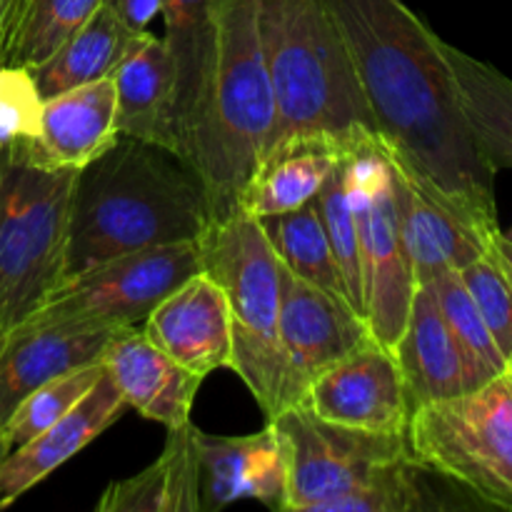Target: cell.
I'll return each instance as SVG.
<instances>
[{"instance_id":"cell-1","label":"cell","mask_w":512,"mask_h":512,"mask_svg":"<svg viewBox=\"0 0 512 512\" xmlns=\"http://www.w3.org/2000/svg\"><path fill=\"white\" fill-rule=\"evenodd\" d=\"M340 30L375 135L490 248L498 225L495 170L460 103L458 83L433 33L403 0H323Z\"/></svg>"},{"instance_id":"cell-2","label":"cell","mask_w":512,"mask_h":512,"mask_svg":"<svg viewBox=\"0 0 512 512\" xmlns=\"http://www.w3.org/2000/svg\"><path fill=\"white\" fill-rule=\"evenodd\" d=\"M210 223L203 180L178 153L118 135L75 175L65 278L118 255L200 243Z\"/></svg>"},{"instance_id":"cell-3","label":"cell","mask_w":512,"mask_h":512,"mask_svg":"<svg viewBox=\"0 0 512 512\" xmlns=\"http://www.w3.org/2000/svg\"><path fill=\"white\" fill-rule=\"evenodd\" d=\"M253 3L275 98L268 158L295 143L325 140L348 148L375 135L348 48L323 0Z\"/></svg>"},{"instance_id":"cell-4","label":"cell","mask_w":512,"mask_h":512,"mask_svg":"<svg viewBox=\"0 0 512 512\" xmlns=\"http://www.w3.org/2000/svg\"><path fill=\"white\" fill-rule=\"evenodd\" d=\"M275 98L253 0H223L220 45L190 168L203 180L213 223L238 213L273 145Z\"/></svg>"},{"instance_id":"cell-5","label":"cell","mask_w":512,"mask_h":512,"mask_svg":"<svg viewBox=\"0 0 512 512\" xmlns=\"http://www.w3.org/2000/svg\"><path fill=\"white\" fill-rule=\"evenodd\" d=\"M200 265L225 290L233 323V373L273 420L288 410L285 358L280 348L283 265L260 220L243 208L210 223L200 240Z\"/></svg>"},{"instance_id":"cell-6","label":"cell","mask_w":512,"mask_h":512,"mask_svg":"<svg viewBox=\"0 0 512 512\" xmlns=\"http://www.w3.org/2000/svg\"><path fill=\"white\" fill-rule=\"evenodd\" d=\"M78 170L5 148L0 173V325L28 320L68 273L70 200Z\"/></svg>"},{"instance_id":"cell-7","label":"cell","mask_w":512,"mask_h":512,"mask_svg":"<svg viewBox=\"0 0 512 512\" xmlns=\"http://www.w3.org/2000/svg\"><path fill=\"white\" fill-rule=\"evenodd\" d=\"M408 445L430 473L512 510V380L505 373L413 410Z\"/></svg>"},{"instance_id":"cell-8","label":"cell","mask_w":512,"mask_h":512,"mask_svg":"<svg viewBox=\"0 0 512 512\" xmlns=\"http://www.w3.org/2000/svg\"><path fill=\"white\" fill-rule=\"evenodd\" d=\"M343 178L358 230L365 323L383 348L393 350L418 283L400 228L395 165L378 135H363L345 148Z\"/></svg>"},{"instance_id":"cell-9","label":"cell","mask_w":512,"mask_h":512,"mask_svg":"<svg viewBox=\"0 0 512 512\" xmlns=\"http://www.w3.org/2000/svg\"><path fill=\"white\" fill-rule=\"evenodd\" d=\"M285 458V512H350L388 465L413 455L405 435H378L315 418L305 405L275 415Z\"/></svg>"},{"instance_id":"cell-10","label":"cell","mask_w":512,"mask_h":512,"mask_svg":"<svg viewBox=\"0 0 512 512\" xmlns=\"http://www.w3.org/2000/svg\"><path fill=\"white\" fill-rule=\"evenodd\" d=\"M203 270L200 243L118 255L68 275L23 323L75 330H123L145 323L155 305Z\"/></svg>"},{"instance_id":"cell-11","label":"cell","mask_w":512,"mask_h":512,"mask_svg":"<svg viewBox=\"0 0 512 512\" xmlns=\"http://www.w3.org/2000/svg\"><path fill=\"white\" fill-rule=\"evenodd\" d=\"M300 405L315 418L378 435H405L410 405L393 350L368 340L330 365L305 390Z\"/></svg>"},{"instance_id":"cell-12","label":"cell","mask_w":512,"mask_h":512,"mask_svg":"<svg viewBox=\"0 0 512 512\" xmlns=\"http://www.w3.org/2000/svg\"><path fill=\"white\" fill-rule=\"evenodd\" d=\"M368 340H375L373 333L348 300L335 298L283 268L280 348L285 358L288 408L303 400L308 385L323 370Z\"/></svg>"},{"instance_id":"cell-13","label":"cell","mask_w":512,"mask_h":512,"mask_svg":"<svg viewBox=\"0 0 512 512\" xmlns=\"http://www.w3.org/2000/svg\"><path fill=\"white\" fill-rule=\"evenodd\" d=\"M143 333L198 378L233 368V323L225 290L205 270L165 295L145 318Z\"/></svg>"},{"instance_id":"cell-14","label":"cell","mask_w":512,"mask_h":512,"mask_svg":"<svg viewBox=\"0 0 512 512\" xmlns=\"http://www.w3.org/2000/svg\"><path fill=\"white\" fill-rule=\"evenodd\" d=\"M200 455V512L258 500L285 512V458L273 423L250 435L195 433Z\"/></svg>"},{"instance_id":"cell-15","label":"cell","mask_w":512,"mask_h":512,"mask_svg":"<svg viewBox=\"0 0 512 512\" xmlns=\"http://www.w3.org/2000/svg\"><path fill=\"white\" fill-rule=\"evenodd\" d=\"M220 13L223 0H163V40L175 68V138L185 163L208 110L218 63Z\"/></svg>"},{"instance_id":"cell-16","label":"cell","mask_w":512,"mask_h":512,"mask_svg":"<svg viewBox=\"0 0 512 512\" xmlns=\"http://www.w3.org/2000/svg\"><path fill=\"white\" fill-rule=\"evenodd\" d=\"M103 370L125 400V408L168 430L188 423L203 383L135 328L115 333L103 353Z\"/></svg>"},{"instance_id":"cell-17","label":"cell","mask_w":512,"mask_h":512,"mask_svg":"<svg viewBox=\"0 0 512 512\" xmlns=\"http://www.w3.org/2000/svg\"><path fill=\"white\" fill-rule=\"evenodd\" d=\"M115 140V83L110 75L45 98L38 138L10 148L48 168L80 170Z\"/></svg>"},{"instance_id":"cell-18","label":"cell","mask_w":512,"mask_h":512,"mask_svg":"<svg viewBox=\"0 0 512 512\" xmlns=\"http://www.w3.org/2000/svg\"><path fill=\"white\" fill-rule=\"evenodd\" d=\"M123 413L125 400L103 370L95 388L68 415L30 438L28 443L10 450L0 468V510L23 498L30 488L43 483L60 465L88 448Z\"/></svg>"},{"instance_id":"cell-19","label":"cell","mask_w":512,"mask_h":512,"mask_svg":"<svg viewBox=\"0 0 512 512\" xmlns=\"http://www.w3.org/2000/svg\"><path fill=\"white\" fill-rule=\"evenodd\" d=\"M115 333L120 330H75L30 323L10 328L0 353V420L5 423L15 405L48 380L103 363V353Z\"/></svg>"},{"instance_id":"cell-20","label":"cell","mask_w":512,"mask_h":512,"mask_svg":"<svg viewBox=\"0 0 512 512\" xmlns=\"http://www.w3.org/2000/svg\"><path fill=\"white\" fill-rule=\"evenodd\" d=\"M393 355L403 373L410 413L420 405L468 393L463 353L430 285L415 288Z\"/></svg>"},{"instance_id":"cell-21","label":"cell","mask_w":512,"mask_h":512,"mask_svg":"<svg viewBox=\"0 0 512 512\" xmlns=\"http://www.w3.org/2000/svg\"><path fill=\"white\" fill-rule=\"evenodd\" d=\"M118 135L148 140L178 153L175 68L163 38L145 33L113 73Z\"/></svg>"},{"instance_id":"cell-22","label":"cell","mask_w":512,"mask_h":512,"mask_svg":"<svg viewBox=\"0 0 512 512\" xmlns=\"http://www.w3.org/2000/svg\"><path fill=\"white\" fill-rule=\"evenodd\" d=\"M395 165V190L400 205L405 253L413 268L415 283L425 285L445 270H463L488 250L485 240L455 218L435 195L418 180Z\"/></svg>"},{"instance_id":"cell-23","label":"cell","mask_w":512,"mask_h":512,"mask_svg":"<svg viewBox=\"0 0 512 512\" xmlns=\"http://www.w3.org/2000/svg\"><path fill=\"white\" fill-rule=\"evenodd\" d=\"M198 425L193 420L168 430L155 463L115 480L95 503L98 512H200Z\"/></svg>"},{"instance_id":"cell-24","label":"cell","mask_w":512,"mask_h":512,"mask_svg":"<svg viewBox=\"0 0 512 512\" xmlns=\"http://www.w3.org/2000/svg\"><path fill=\"white\" fill-rule=\"evenodd\" d=\"M343 150L335 143L310 140L270 155L250 180L240 208L253 218H270L313 203L325 180L338 168Z\"/></svg>"},{"instance_id":"cell-25","label":"cell","mask_w":512,"mask_h":512,"mask_svg":"<svg viewBox=\"0 0 512 512\" xmlns=\"http://www.w3.org/2000/svg\"><path fill=\"white\" fill-rule=\"evenodd\" d=\"M143 35L125 28L110 0H103L93 18L53 58L33 68V78L43 100L78 85L110 78L120 60L138 45Z\"/></svg>"},{"instance_id":"cell-26","label":"cell","mask_w":512,"mask_h":512,"mask_svg":"<svg viewBox=\"0 0 512 512\" xmlns=\"http://www.w3.org/2000/svg\"><path fill=\"white\" fill-rule=\"evenodd\" d=\"M468 123L493 170H512V80L443 40Z\"/></svg>"},{"instance_id":"cell-27","label":"cell","mask_w":512,"mask_h":512,"mask_svg":"<svg viewBox=\"0 0 512 512\" xmlns=\"http://www.w3.org/2000/svg\"><path fill=\"white\" fill-rule=\"evenodd\" d=\"M260 228L288 273L350 303L315 200L290 213L260 218Z\"/></svg>"},{"instance_id":"cell-28","label":"cell","mask_w":512,"mask_h":512,"mask_svg":"<svg viewBox=\"0 0 512 512\" xmlns=\"http://www.w3.org/2000/svg\"><path fill=\"white\" fill-rule=\"evenodd\" d=\"M103 0H23L0 63L33 70L53 58Z\"/></svg>"},{"instance_id":"cell-29","label":"cell","mask_w":512,"mask_h":512,"mask_svg":"<svg viewBox=\"0 0 512 512\" xmlns=\"http://www.w3.org/2000/svg\"><path fill=\"white\" fill-rule=\"evenodd\" d=\"M425 285H430L450 333L458 340V348L465 360V373H468V390L480 388L488 380L505 373V355L500 353L498 343L490 335L458 270H445Z\"/></svg>"},{"instance_id":"cell-30","label":"cell","mask_w":512,"mask_h":512,"mask_svg":"<svg viewBox=\"0 0 512 512\" xmlns=\"http://www.w3.org/2000/svg\"><path fill=\"white\" fill-rule=\"evenodd\" d=\"M100 375H103V363H95L88 365V368L58 375V378L35 388L30 395H25L3 423L10 445L18 448V445L28 443L38 433H43L45 428L58 423L63 415H68L95 388Z\"/></svg>"},{"instance_id":"cell-31","label":"cell","mask_w":512,"mask_h":512,"mask_svg":"<svg viewBox=\"0 0 512 512\" xmlns=\"http://www.w3.org/2000/svg\"><path fill=\"white\" fill-rule=\"evenodd\" d=\"M345 153V150H343ZM318 205L320 220L328 233L330 248H333L335 263H338L340 275L348 288L350 305L355 313L365 318V295H363V263H360V245H358V230H355L353 208H350L348 190H345L343 178V158H340L338 168L330 173L325 180L323 190L315 198Z\"/></svg>"},{"instance_id":"cell-32","label":"cell","mask_w":512,"mask_h":512,"mask_svg":"<svg viewBox=\"0 0 512 512\" xmlns=\"http://www.w3.org/2000/svg\"><path fill=\"white\" fill-rule=\"evenodd\" d=\"M468 288L470 298L478 305L490 335L498 343L500 353L508 360L512 350V278L498 255L493 250H485L480 258L458 270Z\"/></svg>"},{"instance_id":"cell-33","label":"cell","mask_w":512,"mask_h":512,"mask_svg":"<svg viewBox=\"0 0 512 512\" xmlns=\"http://www.w3.org/2000/svg\"><path fill=\"white\" fill-rule=\"evenodd\" d=\"M43 118V95L33 78V70L23 65L0 63V145L38 138Z\"/></svg>"},{"instance_id":"cell-34","label":"cell","mask_w":512,"mask_h":512,"mask_svg":"<svg viewBox=\"0 0 512 512\" xmlns=\"http://www.w3.org/2000/svg\"><path fill=\"white\" fill-rule=\"evenodd\" d=\"M110 5L133 33H148L150 23L163 13V0H110Z\"/></svg>"},{"instance_id":"cell-35","label":"cell","mask_w":512,"mask_h":512,"mask_svg":"<svg viewBox=\"0 0 512 512\" xmlns=\"http://www.w3.org/2000/svg\"><path fill=\"white\" fill-rule=\"evenodd\" d=\"M20 3H23V0H0V58H3L5 53V45H8L15 18H18Z\"/></svg>"},{"instance_id":"cell-36","label":"cell","mask_w":512,"mask_h":512,"mask_svg":"<svg viewBox=\"0 0 512 512\" xmlns=\"http://www.w3.org/2000/svg\"><path fill=\"white\" fill-rule=\"evenodd\" d=\"M495 255H498V260L503 263V268L508 270V275L512 278V238L510 235H505L503 230H500L498 235L493 238V243H490V248Z\"/></svg>"},{"instance_id":"cell-37","label":"cell","mask_w":512,"mask_h":512,"mask_svg":"<svg viewBox=\"0 0 512 512\" xmlns=\"http://www.w3.org/2000/svg\"><path fill=\"white\" fill-rule=\"evenodd\" d=\"M10 450H13V445H10L8 433H5V425H3V420H0V468H3L5 458L10 455Z\"/></svg>"},{"instance_id":"cell-38","label":"cell","mask_w":512,"mask_h":512,"mask_svg":"<svg viewBox=\"0 0 512 512\" xmlns=\"http://www.w3.org/2000/svg\"><path fill=\"white\" fill-rule=\"evenodd\" d=\"M505 375H508V378L512 380V350H510L508 360H505Z\"/></svg>"},{"instance_id":"cell-39","label":"cell","mask_w":512,"mask_h":512,"mask_svg":"<svg viewBox=\"0 0 512 512\" xmlns=\"http://www.w3.org/2000/svg\"><path fill=\"white\" fill-rule=\"evenodd\" d=\"M5 338H8V330L0 325V353H3V345H5Z\"/></svg>"},{"instance_id":"cell-40","label":"cell","mask_w":512,"mask_h":512,"mask_svg":"<svg viewBox=\"0 0 512 512\" xmlns=\"http://www.w3.org/2000/svg\"><path fill=\"white\" fill-rule=\"evenodd\" d=\"M3 163H5V148L0 145V173H3Z\"/></svg>"},{"instance_id":"cell-41","label":"cell","mask_w":512,"mask_h":512,"mask_svg":"<svg viewBox=\"0 0 512 512\" xmlns=\"http://www.w3.org/2000/svg\"><path fill=\"white\" fill-rule=\"evenodd\" d=\"M510 238H512V235H510Z\"/></svg>"}]
</instances>
